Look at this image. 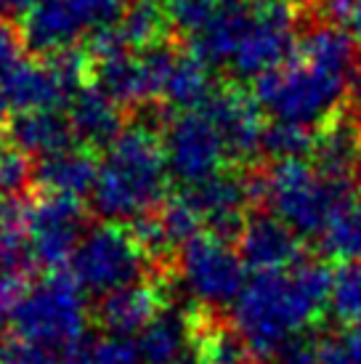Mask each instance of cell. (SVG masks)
Returning <instances> with one entry per match:
<instances>
[{"label": "cell", "mask_w": 361, "mask_h": 364, "mask_svg": "<svg viewBox=\"0 0 361 364\" xmlns=\"http://www.w3.org/2000/svg\"><path fill=\"white\" fill-rule=\"evenodd\" d=\"M239 255L255 272L284 269L303 261V237L276 215H250L239 226Z\"/></svg>", "instance_id": "13"}, {"label": "cell", "mask_w": 361, "mask_h": 364, "mask_svg": "<svg viewBox=\"0 0 361 364\" xmlns=\"http://www.w3.org/2000/svg\"><path fill=\"white\" fill-rule=\"evenodd\" d=\"M131 11L128 0H35L21 19L27 51L38 56L101 51Z\"/></svg>", "instance_id": "7"}, {"label": "cell", "mask_w": 361, "mask_h": 364, "mask_svg": "<svg viewBox=\"0 0 361 364\" xmlns=\"http://www.w3.org/2000/svg\"><path fill=\"white\" fill-rule=\"evenodd\" d=\"M319 343L308 333L292 338L287 346H281L279 354L274 356L276 364H319Z\"/></svg>", "instance_id": "26"}, {"label": "cell", "mask_w": 361, "mask_h": 364, "mask_svg": "<svg viewBox=\"0 0 361 364\" xmlns=\"http://www.w3.org/2000/svg\"><path fill=\"white\" fill-rule=\"evenodd\" d=\"M171 178L162 139L144 125H131L104 146L90 203L114 223H139L165 205Z\"/></svg>", "instance_id": "5"}, {"label": "cell", "mask_w": 361, "mask_h": 364, "mask_svg": "<svg viewBox=\"0 0 361 364\" xmlns=\"http://www.w3.org/2000/svg\"><path fill=\"white\" fill-rule=\"evenodd\" d=\"M85 301L72 274L30 284L6 316L0 364H72L85 343Z\"/></svg>", "instance_id": "4"}, {"label": "cell", "mask_w": 361, "mask_h": 364, "mask_svg": "<svg viewBox=\"0 0 361 364\" xmlns=\"http://www.w3.org/2000/svg\"><path fill=\"white\" fill-rule=\"evenodd\" d=\"M255 183L239 173L221 171L205 178V181L186 186L180 200L189 205L194 218L200 223H210L212 232H231V226L239 229L247 218L252 197H255Z\"/></svg>", "instance_id": "12"}, {"label": "cell", "mask_w": 361, "mask_h": 364, "mask_svg": "<svg viewBox=\"0 0 361 364\" xmlns=\"http://www.w3.org/2000/svg\"><path fill=\"white\" fill-rule=\"evenodd\" d=\"M85 232L88 218L80 197L41 192L35 200H27L19 234L38 266L56 269L70 261Z\"/></svg>", "instance_id": "10"}, {"label": "cell", "mask_w": 361, "mask_h": 364, "mask_svg": "<svg viewBox=\"0 0 361 364\" xmlns=\"http://www.w3.org/2000/svg\"><path fill=\"white\" fill-rule=\"evenodd\" d=\"M353 181L332 176L311 157H281L255 178V192L271 215L301 237H321L353 200Z\"/></svg>", "instance_id": "6"}, {"label": "cell", "mask_w": 361, "mask_h": 364, "mask_svg": "<svg viewBox=\"0 0 361 364\" xmlns=\"http://www.w3.org/2000/svg\"><path fill=\"white\" fill-rule=\"evenodd\" d=\"M295 9L287 0H215L186 38L208 67L258 80L298 46Z\"/></svg>", "instance_id": "2"}, {"label": "cell", "mask_w": 361, "mask_h": 364, "mask_svg": "<svg viewBox=\"0 0 361 364\" xmlns=\"http://www.w3.org/2000/svg\"><path fill=\"white\" fill-rule=\"evenodd\" d=\"M0 200H14V197H0Z\"/></svg>", "instance_id": "29"}, {"label": "cell", "mask_w": 361, "mask_h": 364, "mask_svg": "<svg viewBox=\"0 0 361 364\" xmlns=\"http://www.w3.org/2000/svg\"><path fill=\"white\" fill-rule=\"evenodd\" d=\"M82 88V59L80 53L43 56L41 61L21 59L0 80V91L11 109H67L72 96Z\"/></svg>", "instance_id": "11"}, {"label": "cell", "mask_w": 361, "mask_h": 364, "mask_svg": "<svg viewBox=\"0 0 361 364\" xmlns=\"http://www.w3.org/2000/svg\"><path fill=\"white\" fill-rule=\"evenodd\" d=\"M239 247L221 232H197L180 245L173 255V274L178 277L180 290L200 311H218L234 306L244 279Z\"/></svg>", "instance_id": "9"}, {"label": "cell", "mask_w": 361, "mask_h": 364, "mask_svg": "<svg viewBox=\"0 0 361 364\" xmlns=\"http://www.w3.org/2000/svg\"><path fill=\"white\" fill-rule=\"evenodd\" d=\"M321 3L332 27L345 32L356 46V56H361V0H321Z\"/></svg>", "instance_id": "24"}, {"label": "cell", "mask_w": 361, "mask_h": 364, "mask_svg": "<svg viewBox=\"0 0 361 364\" xmlns=\"http://www.w3.org/2000/svg\"><path fill=\"white\" fill-rule=\"evenodd\" d=\"M200 333L186 314L162 309L136 338L141 364H186L191 348H200Z\"/></svg>", "instance_id": "14"}, {"label": "cell", "mask_w": 361, "mask_h": 364, "mask_svg": "<svg viewBox=\"0 0 361 364\" xmlns=\"http://www.w3.org/2000/svg\"><path fill=\"white\" fill-rule=\"evenodd\" d=\"M359 149H361V133H359Z\"/></svg>", "instance_id": "30"}, {"label": "cell", "mask_w": 361, "mask_h": 364, "mask_svg": "<svg viewBox=\"0 0 361 364\" xmlns=\"http://www.w3.org/2000/svg\"><path fill=\"white\" fill-rule=\"evenodd\" d=\"M319 364H361V327H343L319 343Z\"/></svg>", "instance_id": "23"}, {"label": "cell", "mask_w": 361, "mask_h": 364, "mask_svg": "<svg viewBox=\"0 0 361 364\" xmlns=\"http://www.w3.org/2000/svg\"><path fill=\"white\" fill-rule=\"evenodd\" d=\"M359 80L356 46L343 30L321 24L279 67L255 82V104L271 125L313 133L330 128Z\"/></svg>", "instance_id": "1"}, {"label": "cell", "mask_w": 361, "mask_h": 364, "mask_svg": "<svg viewBox=\"0 0 361 364\" xmlns=\"http://www.w3.org/2000/svg\"><path fill=\"white\" fill-rule=\"evenodd\" d=\"M72 364H141L136 341L107 333L104 338L85 341Z\"/></svg>", "instance_id": "22"}, {"label": "cell", "mask_w": 361, "mask_h": 364, "mask_svg": "<svg viewBox=\"0 0 361 364\" xmlns=\"http://www.w3.org/2000/svg\"><path fill=\"white\" fill-rule=\"evenodd\" d=\"M9 141L27 157H48L61 149L77 146V133L72 128L67 109L16 112L9 125Z\"/></svg>", "instance_id": "15"}, {"label": "cell", "mask_w": 361, "mask_h": 364, "mask_svg": "<svg viewBox=\"0 0 361 364\" xmlns=\"http://www.w3.org/2000/svg\"><path fill=\"white\" fill-rule=\"evenodd\" d=\"M122 107L120 102H114L109 93H104L99 85H82L80 91L72 96V102L67 104V114L77 141L82 146H107V144L125 128L122 125Z\"/></svg>", "instance_id": "16"}, {"label": "cell", "mask_w": 361, "mask_h": 364, "mask_svg": "<svg viewBox=\"0 0 361 364\" xmlns=\"http://www.w3.org/2000/svg\"><path fill=\"white\" fill-rule=\"evenodd\" d=\"M330 282V272L311 258L255 272L231 306V335L244 354L274 359L281 346L308 333V324L324 311Z\"/></svg>", "instance_id": "3"}, {"label": "cell", "mask_w": 361, "mask_h": 364, "mask_svg": "<svg viewBox=\"0 0 361 364\" xmlns=\"http://www.w3.org/2000/svg\"><path fill=\"white\" fill-rule=\"evenodd\" d=\"M327 306L345 327H361V258L345 261L332 274Z\"/></svg>", "instance_id": "20"}, {"label": "cell", "mask_w": 361, "mask_h": 364, "mask_svg": "<svg viewBox=\"0 0 361 364\" xmlns=\"http://www.w3.org/2000/svg\"><path fill=\"white\" fill-rule=\"evenodd\" d=\"M186 364H221V362H218V359H212V356H208V354H202V351H200V354H197V359H189Z\"/></svg>", "instance_id": "28"}, {"label": "cell", "mask_w": 361, "mask_h": 364, "mask_svg": "<svg viewBox=\"0 0 361 364\" xmlns=\"http://www.w3.org/2000/svg\"><path fill=\"white\" fill-rule=\"evenodd\" d=\"M321 250L335 258H361V200L353 197L345 205L335 221L327 226V232L319 237Z\"/></svg>", "instance_id": "21"}, {"label": "cell", "mask_w": 361, "mask_h": 364, "mask_svg": "<svg viewBox=\"0 0 361 364\" xmlns=\"http://www.w3.org/2000/svg\"><path fill=\"white\" fill-rule=\"evenodd\" d=\"M99 162L90 157L85 146H70L56 154L41 157L32 165V183L41 186V192L82 197L90 194L96 183Z\"/></svg>", "instance_id": "17"}, {"label": "cell", "mask_w": 361, "mask_h": 364, "mask_svg": "<svg viewBox=\"0 0 361 364\" xmlns=\"http://www.w3.org/2000/svg\"><path fill=\"white\" fill-rule=\"evenodd\" d=\"M160 290L151 282L122 287L117 293L104 295L99 306V319L112 335H139L146 324L162 311Z\"/></svg>", "instance_id": "18"}, {"label": "cell", "mask_w": 361, "mask_h": 364, "mask_svg": "<svg viewBox=\"0 0 361 364\" xmlns=\"http://www.w3.org/2000/svg\"><path fill=\"white\" fill-rule=\"evenodd\" d=\"M9 102H6V96L0 91V149H3V141H9V125H11V117H9Z\"/></svg>", "instance_id": "27"}, {"label": "cell", "mask_w": 361, "mask_h": 364, "mask_svg": "<svg viewBox=\"0 0 361 364\" xmlns=\"http://www.w3.org/2000/svg\"><path fill=\"white\" fill-rule=\"evenodd\" d=\"M32 261L19 232H0V322H6L21 293L30 287Z\"/></svg>", "instance_id": "19"}, {"label": "cell", "mask_w": 361, "mask_h": 364, "mask_svg": "<svg viewBox=\"0 0 361 364\" xmlns=\"http://www.w3.org/2000/svg\"><path fill=\"white\" fill-rule=\"evenodd\" d=\"M151 250L136 229L122 223L90 226L70 258V272L82 293L104 298L139 282H149Z\"/></svg>", "instance_id": "8"}, {"label": "cell", "mask_w": 361, "mask_h": 364, "mask_svg": "<svg viewBox=\"0 0 361 364\" xmlns=\"http://www.w3.org/2000/svg\"><path fill=\"white\" fill-rule=\"evenodd\" d=\"M24 48L27 46H24L19 27L6 16H0V80L19 64Z\"/></svg>", "instance_id": "25"}]
</instances>
